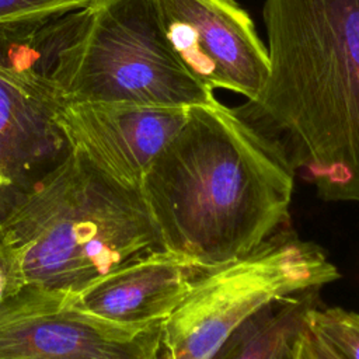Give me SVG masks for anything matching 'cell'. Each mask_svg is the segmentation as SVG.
I'll use <instances>...</instances> for the list:
<instances>
[{
	"label": "cell",
	"instance_id": "6da1fadb",
	"mask_svg": "<svg viewBox=\"0 0 359 359\" xmlns=\"http://www.w3.org/2000/svg\"><path fill=\"white\" fill-rule=\"evenodd\" d=\"M294 177L279 147L217 101L187 109L140 191L161 250L208 269L282 230Z\"/></svg>",
	"mask_w": 359,
	"mask_h": 359
},
{
	"label": "cell",
	"instance_id": "7a4b0ae2",
	"mask_svg": "<svg viewBox=\"0 0 359 359\" xmlns=\"http://www.w3.org/2000/svg\"><path fill=\"white\" fill-rule=\"evenodd\" d=\"M269 76L233 111L317 195L359 202V0H265Z\"/></svg>",
	"mask_w": 359,
	"mask_h": 359
},
{
	"label": "cell",
	"instance_id": "3957f363",
	"mask_svg": "<svg viewBox=\"0 0 359 359\" xmlns=\"http://www.w3.org/2000/svg\"><path fill=\"white\" fill-rule=\"evenodd\" d=\"M0 234L18 252L27 285L72 292L161 248L142 191L72 150L0 223Z\"/></svg>",
	"mask_w": 359,
	"mask_h": 359
},
{
	"label": "cell",
	"instance_id": "277c9868",
	"mask_svg": "<svg viewBox=\"0 0 359 359\" xmlns=\"http://www.w3.org/2000/svg\"><path fill=\"white\" fill-rule=\"evenodd\" d=\"M56 102L215 104L170 50L151 0H95L49 73Z\"/></svg>",
	"mask_w": 359,
	"mask_h": 359
},
{
	"label": "cell",
	"instance_id": "5b68a950",
	"mask_svg": "<svg viewBox=\"0 0 359 359\" xmlns=\"http://www.w3.org/2000/svg\"><path fill=\"white\" fill-rule=\"evenodd\" d=\"M339 276L318 245L279 230L251 252L199 272L164 323L163 359H210L261 310Z\"/></svg>",
	"mask_w": 359,
	"mask_h": 359
},
{
	"label": "cell",
	"instance_id": "8992f818",
	"mask_svg": "<svg viewBox=\"0 0 359 359\" xmlns=\"http://www.w3.org/2000/svg\"><path fill=\"white\" fill-rule=\"evenodd\" d=\"M164 323L118 324L77 292L25 285L0 303V359H158Z\"/></svg>",
	"mask_w": 359,
	"mask_h": 359
},
{
	"label": "cell",
	"instance_id": "52a82bcc",
	"mask_svg": "<svg viewBox=\"0 0 359 359\" xmlns=\"http://www.w3.org/2000/svg\"><path fill=\"white\" fill-rule=\"evenodd\" d=\"M174 57L203 88L254 101L269 76L268 48L236 0H151Z\"/></svg>",
	"mask_w": 359,
	"mask_h": 359
},
{
	"label": "cell",
	"instance_id": "ba28073f",
	"mask_svg": "<svg viewBox=\"0 0 359 359\" xmlns=\"http://www.w3.org/2000/svg\"><path fill=\"white\" fill-rule=\"evenodd\" d=\"M187 109L129 102H56L55 122L69 150L116 182L140 189L151 163L185 122Z\"/></svg>",
	"mask_w": 359,
	"mask_h": 359
},
{
	"label": "cell",
	"instance_id": "9c48e42d",
	"mask_svg": "<svg viewBox=\"0 0 359 359\" xmlns=\"http://www.w3.org/2000/svg\"><path fill=\"white\" fill-rule=\"evenodd\" d=\"M48 80L0 70V223L69 151Z\"/></svg>",
	"mask_w": 359,
	"mask_h": 359
},
{
	"label": "cell",
	"instance_id": "30bf717a",
	"mask_svg": "<svg viewBox=\"0 0 359 359\" xmlns=\"http://www.w3.org/2000/svg\"><path fill=\"white\" fill-rule=\"evenodd\" d=\"M202 269L188 258L153 250L142 254L77 292L88 313L125 325L165 323Z\"/></svg>",
	"mask_w": 359,
	"mask_h": 359
},
{
	"label": "cell",
	"instance_id": "8fae6325",
	"mask_svg": "<svg viewBox=\"0 0 359 359\" xmlns=\"http://www.w3.org/2000/svg\"><path fill=\"white\" fill-rule=\"evenodd\" d=\"M317 290L272 304L233 331L210 359H275L304 325L317 306Z\"/></svg>",
	"mask_w": 359,
	"mask_h": 359
},
{
	"label": "cell",
	"instance_id": "7c38bea8",
	"mask_svg": "<svg viewBox=\"0 0 359 359\" xmlns=\"http://www.w3.org/2000/svg\"><path fill=\"white\" fill-rule=\"evenodd\" d=\"M306 327L339 359H359V313L341 307H311Z\"/></svg>",
	"mask_w": 359,
	"mask_h": 359
},
{
	"label": "cell",
	"instance_id": "4fadbf2b",
	"mask_svg": "<svg viewBox=\"0 0 359 359\" xmlns=\"http://www.w3.org/2000/svg\"><path fill=\"white\" fill-rule=\"evenodd\" d=\"M95 0H0V27L39 21L81 10Z\"/></svg>",
	"mask_w": 359,
	"mask_h": 359
},
{
	"label": "cell",
	"instance_id": "5bb4252c",
	"mask_svg": "<svg viewBox=\"0 0 359 359\" xmlns=\"http://www.w3.org/2000/svg\"><path fill=\"white\" fill-rule=\"evenodd\" d=\"M27 285L22 261L15 248L0 234V303Z\"/></svg>",
	"mask_w": 359,
	"mask_h": 359
},
{
	"label": "cell",
	"instance_id": "9a60e30c",
	"mask_svg": "<svg viewBox=\"0 0 359 359\" xmlns=\"http://www.w3.org/2000/svg\"><path fill=\"white\" fill-rule=\"evenodd\" d=\"M296 349L297 359H339L321 339H318L306 327V321L296 337Z\"/></svg>",
	"mask_w": 359,
	"mask_h": 359
},
{
	"label": "cell",
	"instance_id": "2e32d148",
	"mask_svg": "<svg viewBox=\"0 0 359 359\" xmlns=\"http://www.w3.org/2000/svg\"><path fill=\"white\" fill-rule=\"evenodd\" d=\"M297 337V335H296ZM275 359H297V349H296V338L287 344Z\"/></svg>",
	"mask_w": 359,
	"mask_h": 359
},
{
	"label": "cell",
	"instance_id": "e0dca14e",
	"mask_svg": "<svg viewBox=\"0 0 359 359\" xmlns=\"http://www.w3.org/2000/svg\"><path fill=\"white\" fill-rule=\"evenodd\" d=\"M1 69H3V67H1V66H0V70H1Z\"/></svg>",
	"mask_w": 359,
	"mask_h": 359
},
{
	"label": "cell",
	"instance_id": "ac0fdd59",
	"mask_svg": "<svg viewBox=\"0 0 359 359\" xmlns=\"http://www.w3.org/2000/svg\"><path fill=\"white\" fill-rule=\"evenodd\" d=\"M161 359H163V358H161Z\"/></svg>",
	"mask_w": 359,
	"mask_h": 359
}]
</instances>
